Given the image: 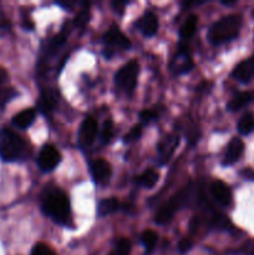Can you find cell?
Wrapping results in <instances>:
<instances>
[{"instance_id":"cell-1","label":"cell","mask_w":254,"mask_h":255,"mask_svg":"<svg viewBox=\"0 0 254 255\" xmlns=\"http://www.w3.org/2000/svg\"><path fill=\"white\" fill-rule=\"evenodd\" d=\"M42 212L55 223L60 226H70L71 223V208L70 201L64 191L60 188H50L41 197Z\"/></svg>"},{"instance_id":"cell-2","label":"cell","mask_w":254,"mask_h":255,"mask_svg":"<svg viewBox=\"0 0 254 255\" xmlns=\"http://www.w3.org/2000/svg\"><path fill=\"white\" fill-rule=\"evenodd\" d=\"M242 19L239 15H228L214 22L208 30L207 39L212 45H222L236 39L241 29Z\"/></svg>"},{"instance_id":"cell-3","label":"cell","mask_w":254,"mask_h":255,"mask_svg":"<svg viewBox=\"0 0 254 255\" xmlns=\"http://www.w3.org/2000/svg\"><path fill=\"white\" fill-rule=\"evenodd\" d=\"M26 143L12 129L2 128L0 131V158L4 162H15L24 158Z\"/></svg>"},{"instance_id":"cell-4","label":"cell","mask_w":254,"mask_h":255,"mask_svg":"<svg viewBox=\"0 0 254 255\" xmlns=\"http://www.w3.org/2000/svg\"><path fill=\"white\" fill-rule=\"evenodd\" d=\"M192 194V188L191 184L184 188H182L181 191H178L177 193H174L173 196L169 198V201H167L161 208L157 212L156 217H154V221L157 224H167L168 222H171V219L173 218L174 214L179 211L181 208H183L184 206H187L191 199Z\"/></svg>"},{"instance_id":"cell-5","label":"cell","mask_w":254,"mask_h":255,"mask_svg":"<svg viewBox=\"0 0 254 255\" xmlns=\"http://www.w3.org/2000/svg\"><path fill=\"white\" fill-rule=\"evenodd\" d=\"M139 65L136 60H131L125 64L115 75V84L121 91L126 94H132L136 89L137 77H138Z\"/></svg>"},{"instance_id":"cell-6","label":"cell","mask_w":254,"mask_h":255,"mask_svg":"<svg viewBox=\"0 0 254 255\" xmlns=\"http://www.w3.org/2000/svg\"><path fill=\"white\" fill-rule=\"evenodd\" d=\"M105 51L104 55L107 59H111L115 55L116 50H127L131 47V41L128 37L120 30L119 26L112 25L109 30L104 34Z\"/></svg>"},{"instance_id":"cell-7","label":"cell","mask_w":254,"mask_h":255,"mask_svg":"<svg viewBox=\"0 0 254 255\" xmlns=\"http://www.w3.org/2000/svg\"><path fill=\"white\" fill-rule=\"evenodd\" d=\"M61 162V153L52 144H45L37 156V166L42 172H51Z\"/></svg>"},{"instance_id":"cell-8","label":"cell","mask_w":254,"mask_h":255,"mask_svg":"<svg viewBox=\"0 0 254 255\" xmlns=\"http://www.w3.org/2000/svg\"><path fill=\"white\" fill-rule=\"evenodd\" d=\"M193 69V61H192L191 54L184 45H179L176 54L172 57L171 70L176 75H183L189 72Z\"/></svg>"},{"instance_id":"cell-9","label":"cell","mask_w":254,"mask_h":255,"mask_svg":"<svg viewBox=\"0 0 254 255\" xmlns=\"http://www.w3.org/2000/svg\"><path fill=\"white\" fill-rule=\"evenodd\" d=\"M97 121L89 116L82 121L79 129V144L81 147H89L95 142L97 136Z\"/></svg>"},{"instance_id":"cell-10","label":"cell","mask_w":254,"mask_h":255,"mask_svg":"<svg viewBox=\"0 0 254 255\" xmlns=\"http://www.w3.org/2000/svg\"><path fill=\"white\" fill-rule=\"evenodd\" d=\"M90 172H91L92 179L95 181V183L105 184L111 178L112 168L109 162L99 158L90 164Z\"/></svg>"},{"instance_id":"cell-11","label":"cell","mask_w":254,"mask_h":255,"mask_svg":"<svg viewBox=\"0 0 254 255\" xmlns=\"http://www.w3.org/2000/svg\"><path fill=\"white\" fill-rule=\"evenodd\" d=\"M211 194L214 202L222 207H228L232 203V191L224 182L214 181L211 183Z\"/></svg>"},{"instance_id":"cell-12","label":"cell","mask_w":254,"mask_h":255,"mask_svg":"<svg viewBox=\"0 0 254 255\" xmlns=\"http://www.w3.org/2000/svg\"><path fill=\"white\" fill-rule=\"evenodd\" d=\"M179 143L178 134H169L158 144V161L159 164H166L173 154L174 149Z\"/></svg>"},{"instance_id":"cell-13","label":"cell","mask_w":254,"mask_h":255,"mask_svg":"<svg viewBox=\"0 0 254 255\" xmlns=\"http://www.w3.org/2000/svg\"><path fill=\"white\" fill-rule=\"evenodd\" d=\"M137 29L142 32V35L151 37L157 34L158 30V19L156 15L151 11H147L137 20Z\"/></svg>"},{"instance_id":"cell-14","label":"cell","mask_w":254,"mask_h":255,"mask_svg":"<svg viewBox=\"0 0 254 255\" xmlns=\"http://www.w3.org/2000/svg\"><path fill=\"white\" fill-rule=\"evenodd\" d=\"M232 76L237 81L243 82V84H247V82L251 81L252 77L254 76V56L239 62L234 67L233 72H232Z\"/></svg>"},{"instance_id":"cell-15","label":"cell","mask_w":254,"mask_h":255,"mask_svg":"<svg viewBox=\"0 0 254 255\" xmlns=\"http://www.w3.org/2000/svg\"><path fill=\"white\" fill-rule=\"evenodd\" d=\"M244 152V143L241 138L238 137H234L232 138V141L229 142L228 147H227L226 156H224L223 164L224 166H231V164L236 163L241 156Z\"/></svg>"},{"instance_id":"cell-16","label":"cell","mask_w":254,"mask_h":255,"mask_svg":"<svg viewBox=\"0 0 254 255\" xmlns=\"http://www.w3.org/2000/svg\"><path fill=\"white\" fill-rule=\"evenodd\" d=\"M35 119H36V110L25 109L12 117V125L19 129H26L34 124Z\"/></svg>"},{"instance_id":"cell-17","label":"cell","mask_w":254,"mask_h":255,"mask_svg":"<svg viewBox=\"0 0 254 255\" xmlns=\"http://www.w3.org/2000/svg\"><path fill=\"white\" fill-rule=\"evenodd\" d=\"M121 202L115 197L111 198H105L102 199L97 207V216L99 217H106L112 213H116L117 211L121 209Z\"/></svg>"},{"instance_id":"cell-18","label":"cell","mask_w":254,"mask_h":255,"mask_svg":"<svg viewBox=\"0 0 254 255\" xmlns=\"http://www.w3.org/2000/svg\"><path fill=\"white\" fill-rule=\"evenodd\" d=\"M197 24H198V16L194 14L189 15L186 19V21L183 22V25L181 26L179 30V37L182 40H189L194 35L197 29Z\"/></svg>"},{"instance_id":"cell-19","label":"cell","mask_w":254,"mask_h":255,"mask_svg":"<svg viewBox=\"0 0 254 255\" xmlns=\"http://www.w3.org/2000/svg\"><path fill=\"white\" fill-rule=\"evenodd\" d=\"M253 99H254V95L251 94V92H242V94L237 95L236 97H233L227 107H228V110H231V111H238V110H241L242 107L247 106L249 102L253 101Z\"/></svg>"},{"instance_id":"cell-20","label":"cell","mask_w":254,"mask_h":255,"mask_svg":"<svg viewBox=\"0 0 254 255\" xmlns=\"http://www.w3.org/2000/svg\"><path fill=\"white\" fill-rule=\"evenodd\" d=\"M158 178L159 174L154 169L149 168L147 171H144L142 174H139L136 178V182L141 187H144V188H152L158 182Z\"/></svg>"},{"instance_id":"cell-21","label":"cell","mask_w":254,"mask_h":255,"mask_svg":"<svg viewBox=\"0 0 254 255\" xmlns=\"http://www.w3.org/2000/svg\"><path fill=\"white\" fill-rule=\"evenodd\" d=\"M56 105V97L52 92L46 91L41 95L39 100V109L44 115H49Z\"/></svg>"},{"instance_id":"cell-22","label":"cell","mask_w":254,"mask_h":255,"mask_svg":"<svg viewBox=\"0 0 254 255\" xmlns=\"http://www.w3.org/2000/svg\"><path fill=\"white\" fill-rule=\"evenodd\" d=\"M157 239H158V236H157L156 232L153 231H144L143 233L141 234V242L144 246L147 254L152 253V251H153L154 247H156L157 244Z\"/></svg>"},{"instance_id":"cell-23","label":"cell","mask_w":254,"mask_h":255,"mask_svg":"<svg viewBox=\"0 0 254 255\" xmlns=\"http://www.w3.org/2000/svg\"><path fill=\"white\" fill-rule=\"evenodd\" d=\"M254 129V116L252 114H246L238 122V131L242 134H249Z\"/></svg>"},{"instance_id":"cell-24","label":"cell","mask_w":254,"mask_h":255,"mask_svg":"<svg viewBox=\"0 0 254 255\" xmlns=\"http://www.w3.org/2000/svg\"><path fill=\"white\" fill-rule=\"evenodd\" d=\"M90 20V7L89 5H85L81 10L79 11V14L75 16L74 25L76 27H84L85 25L89 22Z\"/></svg>"},{"instance_id":"cell-25","label":"cell","mask_w":254,"mask_h":255,"mask_svg":"<svg viewBox=\"0 0 254 255\" xmlns=\"http://www.w3.org/2000/svg\"><path fill=\"white\" fill-rule=\"evenodd\" d=\"M112 136H114V124L110 120L105 121L104 127L101 131V141L102 143H109L111 141Z\"/></svg>"},{"instance_id":"cell-26","label":"cell","mask_w":254,"mask_h":255,"mask_svg":"<svg viewBox=\"0 0 254 255\" xmlns=\"http://www.w3.org/2000/svg\"><path fill=\"white\" fill-rule=\"evenodd\" d=\"M131 253V242L126 238H122L117 242L116 255H129Z\"/></svg>"},{"instance_id":"cell-27","label":"cell","mask_w":254,"mask_h":255,"mask_svg":"<svg viewBox=\"0 0 254 255\" xmlns=\"http://www.w3.org/2000/svg\"><path fill=\"white\" fill-rule=\"evenodd\" d=\"M30 255H56V253L49 246H46V244L37 243L31 249V254Z\"/></svg>"},{"instance_id":"cell-28","label":"cell","mask_w":254,"mask_h":255,"mask_svg":"<svg viewBox=\"0 0 254 255\" xmlns=\"http://www.w3.org/2000/svg\"><path fill=\"white\" fill-rule=\"evenodd\" d=\"M142 134V126L141 125H136V126L132 127L131 129H129L128 133L125 136V142H133V141H137V139L141 137Z\"/></svg>"},{"instance_id":"cell-29","label":"cell","mask_w":254,"mask_h":255,"mask_svg":"<svg viewBox=\"0 0 254 255\" xmlns=\"http://www.w3.org/2000/svg\"><path fill=\"white\" fill-rule=\"evenodd\" d=\"M15 95L14 89H0V106H4Z\"/></svg>"},{"instance_id":"cell-30","label":"cell","mask_w":254,"mask_h":255,"mask_svg":"<svg viewBox=\"0 0 254 255\" xmlns=\"http://www.w3.org/2000/svg\"><path fill=\"white\" fill-rule=\"evenodd\" d=\"M139 119H141L142 122L148 124V122L151 121H156V120L158 119V114H157L156 111H153V110H143V111L139 114Z\"/></svg>"},{"instance_id":"cell-31","label":"cell","mask_w":254,"mask_h":255,"mask_svg":"<svg viewBox=\"0 0 254 255\" xmlns=\"http://www.w3.org/2000/svg\"><path fill=\"white\" fill-rule=\"evenodd\" d=\"M192 247H193V242L189 238H183L178 243V251L181 252V253H187V252L191 251Z\"/></svg>"},{"instance_id":"cell-32","label":"cell","mask_w":254,"mask_h":255,"mask_svg":"<svg viewBox=\"0 0 254 255\" xmlns=\"http://www.w3.org/2000/svg\"><path fill=\"white\" fill-rule=\"evenodd\" d=\"M238 253L244 255H254V242H248V243L244 244L243 247H241Z\"/></svg>"},{"instance_id":"cell-33","label":"cell","mask_w":254,"mask_h":255,"mask_svg":"<svg viewBox=\"0 0 254 255\" xmlns=\"http://www.w3.org/2000/svg\"><path fill=\"white\" fill-rule=\"evenodd\" d=\"M6 80H7V72L5 71L4 69H1V67H0V86H1V85L4 84Z\"/></svg>"},{"instance_id":"cell-34","label":"cell","mask_w":254,"mask_h":255,"mask_svg":"<svg viewBox=\"0 0 254 255\" xmlns=\"http://www.w3.org/2000/svg\"><path fill=\"white\" fill-rule=\"evenodd\" d=\"M222 4H223V5H228V6H231V5L236 4V1H227V0H223V1H222Z\"/></svg>"}]
</instances>
